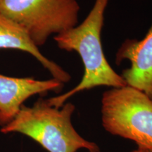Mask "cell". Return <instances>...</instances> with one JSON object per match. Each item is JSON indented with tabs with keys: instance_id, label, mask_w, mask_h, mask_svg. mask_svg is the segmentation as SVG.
<instances>
[{
	"instance_id": "cell-1",
	"label": "cell",
	"mask_w": 152,
	"mask_h": 152,
	"mask_svg": "<svg viewBox=\"0 0 152 152\" xmlns=\"http://www.w3.org/2000/svg\"><path fill=\"white\" fill-rule=\"evenodd\" d=\"M109 1L95 0L90 13L80 24L54 36L58 48L78 54L84 66V74L72 90L47 99L51 105L61 107L75 94L96 87L113 88L126 85L121 75L114 71L106 59L101 39L104 14Z\"/></svg>"
},
{
	"instance_id": "cell-2",
	"label": "cell",
	"mask_w": 152,
	"mask_h": 152,
	"mask_svg": "<svg viewBox=\"0 0 152 152\" xmlns=\"http://www.w3.org/2000/svg\"><path fill=\"white\" fill-rule=\"evenodd\" d=\"M75 109L71 102L56 107L40 98L32 106L23 104L0 132L24 134L49 152H77L80 149L99 152L97 144L83 138L73 127L71 118Z\"/></svg>"
},
{
	"instance_id": "cell-3",
	"label": "cell",
	"mask_w": 152,
	"mask_h": 152,
	"mask_svg": "<svg viewBox=\"0 0 152 152\" xmlns=\"http://www.w3.org/2000/svg\"><path fill=\"white\" fill-rule=\"evenodd\" d=\"M101 113L108 132L152 152V100L144 93L128 85L111 88L102 94Z\"/></svg>"
},
{
	"instance_id": "cell-4",
	"label": "cell",
	"mask_w": 152,
	"mask_h": 152,
	"mask_svg": "<svg viewBox=\"0 0 152 152\" xmlns=\"http://www.w3.org/2000/svg\"><path fill=\"white\" fill-rule=\"evenodd\" d=\"M77 0H0V14L12 20L37 47L78 24Z\"/></svg>"
},
{
	"instance_id": "cell-5",
	"label": "cell",
	"mask_w": 152,
	"mask_h": 152,
	"mask_svg": "<svg viewBox=\"0 0 152 152\" xmlns=\"http://www.w3.org/2000/svg\"><path fill=\"white\" fill-rule=\"evenodd\" d=\"M64 83L52 78L40 80L33 77H9L0 74V126L10 123L23 103L36 94L58 92Z\"/></svg>"
},
{
	"instance_id": "cell-6",
	"label": "cell",
	"mask_w": 152,
	"mask_h": 152,
	"mask_svg": "<svg viewBox=\"0 0 152 152\" xmlns=\"http://www.w3.org/2000/svg\"><path fill=\"white\" fill-rule=\"evenodd\" d=\"M130 62L121 77L126 85L141 91L152 100V24L141 40L126 39L115 55L117 64Z\"/></svg>"
},
{
	"instance_id": "cell-7",
	"label": "cell",
	"mask_w": 152,
	"mask_h": 152,
	"mask_svg": "<svg viewBox=\"0 0 152 152\" xmlns=\"http://www.w3.org/2000/svg\"><path fill=\"white\" fill-rule=\"evenodd\" d=\"M17 49L27 52L37 59L53 78L68 83L71 76L64 68L45 56L25 30L16 23L0 14V49Z\"/></svg>"
},
{
	"instance_id": "cell-8",
	"label": "cell",
	"mask_w": 152,
	"mask_h": 152,
	"mask_svg": "<svg viewBox=\"0 0 152 152\" xmlns=\"http://www.w3.org/2000/svg\"><path fill=\"white\" fill-rule=\"evenodd\" d=\"M132 152H147V151H145V150H143V149H137L136 150H134V151H133Z\"/></svg>"
}]
</instances>
